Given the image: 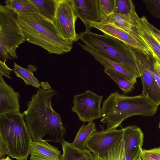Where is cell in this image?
Segmentation results:
<instances>
[{
  "label": "cell",
  "mask_w": 160,
  "mask_h": 160,
  "mask_svg": "<svg viewBox=\"0 0 160 160\" xmlns=\"http://www.w3.org/2000/svg\"><path fill=\"white\" fill-rule=\"evenodd\" d=\"M141 155L142 160H153L151 157L142 152L141 153Z\"/></svg>",
  "instance_id": "cell-33"
},
{
  "label": "cell",
  "mask_w": 160,
  "mask_h": 160,
  "mask_svg": "<svg viewBox=\"0 0 160 160\" xmlns=\"http://www.w3.org/2000/svg\"><path fill=\"white\" fill-rule=\"evenodd\" d=\"M18 20L26 41L50 54L61 55L72 50L73 42L63 38L53 22L38 13L18 15Z\"/></svg>",
  "instance_id": "cell-3"
},
{
  "label": "cell",
  "mask_w": 160,
  "mask_h": 160,
  "mask_svg": "<svg viewBox=\"0 0 160 160\" xmlns=\"http://www.w3.org/2000/svg\"><path fill=\"white\" fill-rule=\"evenodd\" d=\"M28 160L27 159H26V160Z\"/></svg>",
  "instance_id": "cell-36"
},
{
  "label": "cell",
  "mask_w": 160,
  "mask_h": 160,
  "mask_svg": "<svg viewBox=\"0 0 160 160\" xmlns=\"http://www.w3.org/2000/svg\"><path fill=\"white\" fill-rule=\"evenodd\" d=\"M13 71V69L9 68L6 64L5 62L0 61V76H5L9 79H11L10 76V72Z\"/></svg>",
  "instance_id": "cell-30"
},
{
  "label": "cell",
  "mask_w": 160,
  "mask_h": 160,
  "mask_svg": "<svg viewBox=\"0 0 160 160\" xmlns=\"http://www.w3.org/2000/svg\"><path fill=\"white\" fill-rule=\"evenodd\" d=\"M123 129H106L93 133L86 143V148L100 158L105 156L122 138Z\"/></svg>",
  "instance_id": "cell-10"
},
{
  "label": "cell",
  "mask_w": 160,
  "mask_h": 160,
  "mask_svg": "<svg viewBox=\"0 0 160 160\" xmlns=\"http://www.w3.org/2000/svg\"><path fill=\"white\" fill-rule=\"evenodd\" d=\"M30 160H60L61 152L43 140L32 141Z\"/></svg>",
  "instance_id": "cell-16"
},
{
  "label": "cell",
  "mask_w": 160,
  "mask_h": 160,
  "mask_svg": "<svg viewBox=\"0 0 160 160\" xmlns=\"http://www.w3.org/2000/svg\"><path fill=\"white\" fill-rule=\"evenodd\" d=\"M86 29L93 27L101 31L104 34L116 38L133 49L148 54H151L148 48L139 40L107 20L94 22L87 21Z\"/></svg>",
  "instance_id": "cell-11"
},
{
  "label": "cell",
  "mask_w": 160,
  "mask_h": 160,
  "mask_svg": "<svg viewBox=\"0 0 160 160\" xmlns=\"http://www.w3.org/2000/svg\"><path fill=\"white\" fill-rule=\"evenodd\" d=\"M158 106L142 94L129 96L115 92L104 101L100 121L106 124L108 129H116L121 127L122 122L129 117L138 115L147 117L154 115Z\"/></svg>",
  "instance_id": "cell-2"
},
{
  "label": "cell",
  "mask_w": 160,
  "mask_h": 160,
  "mask_svg": "<svg viewBox=\"0 0 160 160\" xmlns=\"http://www.w3.org/2000/svg\"><path fill=\"white\" fill-rule=\"evenodd\" d=\"M134 9L135 6L131 0H115L114 13L126 14Z\"/></svg>",
  "instance_id": "cell-27"
},
{
  "label": "cell",
  "mask_w": 160,
  "mask_h": 160,
  "mask_svg": "<svg viewBox=\"0 0 160 160\" xmlns=\"http://www.w3.org/2000/svg\"><path fill=\"white\" fill-rule=\"evenodd\" d=\"M78 17L74 0H58L53 22L61 36L72 42L78 40L75 29Z\"/></svg>",
  "instance_id": "cell-8"
},
{
  "label": "cell",
  "mask_w": 160,
  "mask_h": 160,
  "mask_svg": "<svg viewBox=\"0 0 160 160\" xmlns=\"http://www.w3.org/2000/svg\"><path fill=\"white\" fill-rule=\"evenodd\" d=\"M78 17L84 24L87 21L94 22L101 20L98 0H74Z\"/></svg>",
  "instance_id": "cell-17"
},
{
  "label": "cell",
  "mask_w": 160,
  "mask_h": 160,
  "mask_svg": "<svg viewBox=\"0 0 160 160\" xmlns=\"http://www.w3.org/2000/svg\"><path fill=\"white\" fill-rule=\"evenodd\" d=\"M114 3L115 0H98L101 20H108V17L114 13Z\"/></svg>",
  "instance_id": "cell-26"
},
{
  "label": "cell",
  "mask_w": 160,
  "mask_h": 160,
  "mask_svg": "<svg viewBox=\"0 0 160 160\" xmlns=\"http://www.w3.org/2000/svg\"><path fill=\"white\" fill-rule=\"evenodd\" d=\"M82 48L91 55L104 68H109L118 72L126 78L136 83L138 76L128 67L125 65L112 60L104 56L91 47L79 43Z\"/></svg>",
  "instance_id": "cell-15"
},
{
  "label": "cell",
  "mask_w": 160,
  "mask_h": 160,
  "mask_svg": "<svg viewBox=\"0 0 160 160\" xmlns=\"http://www.w3.org/2000/svg\"><path fill=\"white\" fill-rule=\"evenodd\" d=\"M37 68V67L31 64L28 65L27 68H24L14 62L12 69L17 77L22 79L26 85L39 88L41 83L33 74V72L36 71Z\"/></svg>",
  "instance_id": "cell-22"
},
{
  "label": "cell",
  "mask_w": 160,
  "mask_h": 160,
  "mask_svg": "<svg viewBox=\"0 0 160 160\" xmlns=\"http://www.w3.org/2000/svg\"><path fill=\"white\" fill-rule=\"evenodd\" d=\"M0 160H12L11 159H10L8 156L6 158H3L1 159Z\"/></svg>",
  "instance_id": "cell-34"
},
{
  "label": "cell",
  "mask_w": 160,
  "mask_h": 160,
  "mask_svg": "<svg viewBox=\"0 0 160 160\" xmlns=\"http://www.w3.org/2000/svg\"><path fill=\"white\" fill-rule=\"evenodd\" d=\"M142 152L153 160H160V147L148 150L142 149Z\"/></svg>",
  "instance_id": "cell-29"
},
{
  "label": "cell",
  "mask_w": 160,
  "mask_h": 160,
  "mask_svg": "<svg viewBox=\"0 0 160 160\" xmlns=\"http://www.w3.org/2000/svg\"><path fill=\"white\" fill-rule=\"evenodd\" d=\"M86 29L78 34V40L107 58L122 63L140 77L137 64L129 46L118 39L105 34H99Z\"/></svg>",
  "instance_id": "cell-5"
},
{
  "label": "cell",
  "mask_w": 160,
  "mask_h": 160,
  "mask_svg": "<svg viewBox=\"0 0 160 160\" xmlns=\"http://www.w3.org/2000/svg\"><path fill=\"white\" fill-rule=\"evenodd\" d=\"M19 97L18 93L14 91L0 76V116L19 113Z\"/></svg>",
  "instance_id": "cell-14"
},
{
  "label": "cell",
  "mask_w": 160,
  "mask_h": 160,
  "mask_svg": "<svg viewBox=\"0 0 160 160\" xmlns=\"http://www.w3.org/2000/svg\"><path fill=\"white\" fill-rule=\"evenodd\" d=\"M142 86V94L155 105H160V88L154 76L155 60L151 54H148L131 47Z\"/></svg>",
  "instance_id": "cell-7"
},
{
  "label": "cell",
  "mask_w": 160,
  "mask_h": 160,
  "mask_svg": "<svg viewBox=\"0 0 160 160\" xmlns=\"http://www.w3.org/2000/svg\"><path fill=\"white\" fill-rule=\"evenodd\" d=\"M102 98V96L87 90L83 93L74 96L72 111L75 112L79 120L84 122L100 118Z\"/></svg>",
  "instance_id": "cell-9"
},
{
  "label": "cell",
  "mask_w": 160,
  "mask_h": 160,
  "mask_svg": "<svg viewBox=\"0 0 160 160\" xmlns=\"http://www.w3.org/2000/svg\"><path fill=\"white\" fill-rule=\"evenodd\" d=\"M123 129L122 138L126 153L133 160H136L142 150L143 133L140 128L135 125Z\"/></svg>",
  "instance_id": "cell-13"
},
{
  "label": "cell",
  "mask_w": 160,
  "mask_h": 160,
  "mask_svg": "<svg viewBox=\"0 0 160 160\" xmlns=\"http://www.w3.org/2000/svg\"><path fill=\"white\" fill-rule=\"evenodd\" d=\"M61 144L63 154L60 160H92V154L87 149H78L65 140Z\"/></svg>",
  "instance_id": "cell-19"
},
{
  "label": "cell",
  "mask_w": 160,
  "mask_h": 160,
  "mask_svg": "<svg viewBox=\"0 0 160 160\" xmlns=\"http://www.w3.org/2000/svg\"><path fill=\"white\" fill-rule=\"evenodd\" d=\"M146 8L153 16L160 18V0H143Z\"/></svg>",
  "instance_id": "cell-28"
},
{
  "label": "cell",
  "mask_w": 160,
  "mask_h": 160,
  "mask_svg": "<svg viewBox=\"0 0 160 160\" xmlns=\"http://www.w3.org/2000/svg\"><path fill=\"white\" fill-rule=\"evenodd\" d=\"M133 10L126 14L113 13L108 17L107 21L134 36L146 47L143 40L138 34L134 24L132 15Z\"/></svg>",
  "instance_id": "cell-18"
},
{
  "label": "cell",
  "mask_w": 160,
  "mask_h": 160,
  "mask_svg": "<svg viewBox=\"0 0 160 160\" xmlns=\"http://www.w3.org/2000/svg\"><path fill=\"white\" fill-rule=\"evenodd\" d=\"M92 154V160H124L128 155L125 151L122 138L104 157L100 158L94 153Z\"/></svg>",
  "instance_id": "cell-24"
},
{
  "label": "cell",
  "mask_w": 160,
  "mask_h": 160,
  "mask_svg": "<svg viewBox=\"0 0 160 160\" xmlns=\"http://www.w3.org/2000/svg\"><path fill=\"white\" fill-rule=\"evenodd\" d=\"M18 15L5 5H0V61L17 59L16 50L26 41L18 20Z\"/></svg>",
  "instance_id": "cell-6"
},
{
  "label": "cell",
  "mask_w": 160,
  "mask_h": 160,
  "mask_svg": "<svg viewBox=\"0 0 160 160\" xmlns=\"http://www.w3.org/2000/svg\"><path fill=\"white\" fill-rule=\"evenodd\" d=\"M132 18L138 34L155 61L160 64V42L148 26L146 18L143 16L140 18L134 10L132 12Z\"/></svg>",
  "instance_id": "cell-12"
},
{
  "label": "cell",
  "mask_w": 160,
  "mask_h": 160,
  "mask_svg": "<svg viewBox=\"0 0 160 160\" xmlns=\"http://www.w3.org/2000/svg\"><path fill=\"white\" fill-rule=\"evenodd\" d=\"M23 113L0 116V141L5 146L7 155L17 160H25L30 154L32 139Z\"/></svg>",
  "instance_id": "cell-4"
},
{
  "label": "cell",
  "mask_w": 160,
  "mask_h": 160,
  "mask_svg": "<svg viewBox=\"0 0 160 160\" xmlns=\"http://www.w3.org/2000/svg\"><path fill=\"white\" fill-rule=\"evenodd\" d=\"M147 23L150 29L160 42V30L156 28L148 20L147 21Z\"/></svg>",
  "instance_id": "cell-32"
},
{
  "label": "cell",
  "mask_w": 160,
  "mask_h": 160,
  "mask_svg": "<svg viewBox=\"0 0 160 160\" xmlns=\"http://www.w3.org/2000/svg\"><path fill=\"white\" fill-rule=\"evenodd\" d=\"M51 89L39 88L28 102L22 113L32 141L43 140L62 143L66 131L60 116L52 107L51 98L56 94Z\"/></svg>",
  "instance_id": "cell-1"
},
{
  "label": "cell",
  "mask_w": 160,
  "mask_h": 160,
  "mask_svg": "<svg viewBox=\"0 0 160 160\" xmlns=\"http://www.w3.org/2000/svg\"><path fill=\"white\" fill-rule=\"evenodd\" d=\"M154 66V76L158 85L160 88V64L155 61Z\"/></svg>",
  "instance_id": "cell-31"
},
{
  "label": "cell",
  "mask_w": 160,
  "mask_h": 160,
  "mask_svg": "<svg viewBox=\"0 0 160 160\" xmlns=\"http://www.w3.org/2000/svg\"><path fill=\"white\" fill-rule=\"evenodd\" d=\"M38 13L53 22L58 0H28Z\"/></svg>",
  "instance_id": "cell-20"
},
{
  "label": "cell",
  "mask_w": 160,
  "mask_h": 160,
  "mask_svg": "<svg viewBox=\"0 0 160 160\" xmlns=\"http://www.w3.org/2000/svg\"><path fill=\"white\" fill-rule=\"evenodd\" d=\"M4 3L6 7L18 16L38 13L34 6L28 0H7Z\"/></svg>",
  "instance_id": "cell-23"
},
{
  "label": "cell",
  "mask_w": 160,
  "mask_h": 160,
  "mask_svg": "<svg viewBox=\"0 0 160 160\" xmlns=\"http://www.w3.org/2000/svg\"><path fill=\"white\" fill-rule=\"evenodd\" d=\"M104 71L117 84L124 93L131 92L136 83L109 68H104Z\"/></svg>",
  "instance_id": "cell-25"
},
{
  "label": "cell",
  "mask_w": 160,
  "mask_h": 160,
  "mask_svg": "<svg viewBox=\"0 0 160 160\" xmlns=\"http://www.w3.org/2000/svg\"><path fill=\"white\" fill-rule=\"evenodd\" d=\"M158 128H160V121L159 123V125H158Z\"/></svg>",
  "instance_id": "cell-35"
},
{
  "label": "cell",
  "mask_w": 160,
  "mask_h": 160,
  "mask_svg": "<svg viewBox=\"0 0 160 160\" xmlns=\"http://www.w3.org/2000/svg\"><path fill=\"white\" fill-rule=\"evenodd\" d=\"M97 130L95 123L93 121L88 122L86 125L83 124L79 128L74 141L71 144L78 149H85L87 142Z\"/></svg>",
  "instance_id": "cell-21"
}]
</instances>
